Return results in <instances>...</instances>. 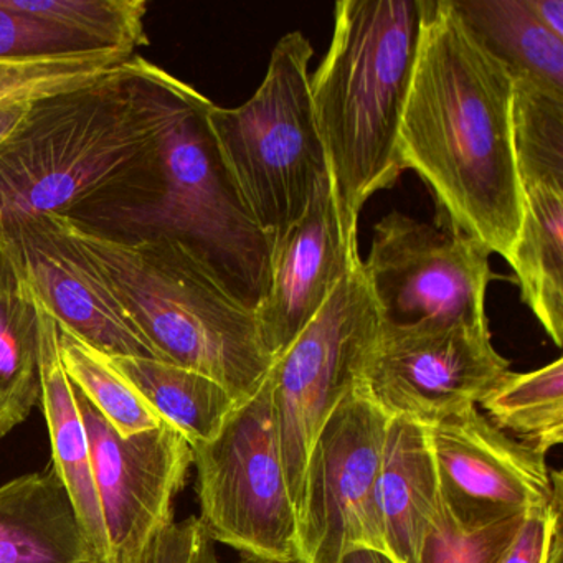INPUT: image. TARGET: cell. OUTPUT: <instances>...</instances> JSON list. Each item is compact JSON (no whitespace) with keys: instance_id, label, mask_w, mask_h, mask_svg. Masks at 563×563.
Returning a JSON list of instances; mask_svg holds the SVG:
<instances>
[{"instance_id":"9c48e42d","label":"cell","mask_w":563,"mask_h":563,"mask_svg":"<svg viewBox=\"0 0 563 563\" xmlns=\"http://www.w3.org/2000/svg\"><path fill=\"white\" fill-rule=\"evenodd\" d=\"M387 423V415L355 387L319 431L296 507L302 562L339 563L357 547L387 552L377 499Z\"/></svg>"},{"instance_id":"d6a6232c","label":"cell","mask_w":563,"mask_h":563,"mask_svg":"<svg viewBox=\"0 0 563 563\" xmlns=\"http://www.w3.org/2000/svg\"><path fill=\"white\" fill-rule=\"evenodd\" d=\"M187 563H219L216 556V550H213V540L210 539L209 532L206 529L199 533L196 543H194L192 552H190L189 560ZM239 563H305L301 559L291 560H268V559H256V556H245L242 562Z\"/></svg>"},{"instance_id":"5b68a950","label":"cell","mask_w":563,"mask_h":563,"mask_svg":"<svg viewBox=\"0 0 563 563\" xmlns=\"http://www.w3.org/2000/svg\"><path fill=\"white\" fill-rule=\"evenodd\" d=\"M423 0H341L328 54L309 81L345 235L404 170L398 134L420 47Z\"/></svg>"},{"instance_id":"ba28073f","label":"cell","mask_w":563,"mask_h":563,"mask_svg":"<svg viewBox=\"0 0 563 563\" xmlns=\"http://www.w3.org/2000/svg\"><path fill=\"white\" fill-rule=\"evenodd\" d=\"M380 324L361 260L269 368L283 466L295 507L312 443L332 411L357 387Z\"/></svg>"},{"instance_id":"d6986e66","label":"cell","mask_w":563,"mask_h":563,"mask_svg":"<svg viewBox=\"0 0 563 563\" xmlns=\"http://www.w3.org/2000/svg\"><path fill=\"white\" fill-rule=\"evenodd\" d=\"M523 219L514 262L520 298L556 347L563 342V186L523 187Z\"/></svg>"},{"instance_id":"4dcf8cb0","label":"cell","mask_w":563,"mask_h":563,"mask_svg":"<svg viewBox=\"0 0 563 563\" xmlns=\"http://www.w3.org/2000/svg\"><path fill=\"white\" fill-rule=\"evenodd\" d=\"M203 529L199 517H189L184 522H174L161 539L150 563H187L194 543Z\"/></svg>"},{"instance_id":"ac0fdd59","label":"cell","mask_w":563,"mask_h":563,"mask_svg":"<svg viewBox=\"0 0 563 563\" xmlns=\"http://www.w3.org/2000/svg\"><path fill=\"white\" fill-rule=\"evenodd\" d=\"M35 292V291H34ZM38 299V298H37ZM41 314V404L52 441V464L57 470L75 514L98 562L108 563V540L95 486L90 440L78 395L62 365L58 328L38 299Z\"/></svg>"},{"instance_id":"83f0119b","label":"cell","mask_w":563,"mask_h":563,"mask_svg":"<svg viewBox=\"0 0 563 563\" xmlns=\"http://www.w3.org/2000/svg\"><path fill=\"white\" fill-rule=\"evenodd\" d=\"M526 514L467 527L457 522L441 500L417 563H500Z\"/></svg>"},{"instance_id":"2e32d148","label":"cell","mask_w":563,"mask_h":563,"mask_svg":"<svg viewBox=\"0 0 563 563\" xmlns=\"http://www.w3.org/2000/svg\"><path fill=\"white\" fill-rule=\"evenodd\" d=\"M377 499L387 552L398 563H417L424 533L443 500L427 424L388 418Z\"/></svg>"},{"instance_id":"277c9868","label":"cell","mask_w":563,"mask_h":563,"mask_svg":"<svg viewBox=\"0 0 563 563\" xmlns=\"http://www.w3.org/2000/svg\"><path fill=\"white\" fill-rule=\"evenodd\" d=\"M130 70L156 136L159 186L150 199L101 207L75 219L97 229L110 223L107 232L114 235L183 240L256 308L268 291L272 246L220 157L207 120L212 101L137 55Z\"/></svg>"},{"instance_id":"cb8c5ba5","label":"cell","mask_w":563,"mask_h":563,"mask_svg":"<svg viewBox=\"0 0 563 563\" xmlns=\"http://www.w3.org/2000/svg\"><path fill=\"white\" fill-rule=\"evenodd\" d=\"M58 351L74 387L121 437L153 430L163 423L110 355L62 328H58Z\"/></svg>"},{"instance_id":"1f68e13d","label":"cell","mask_w":563,"mask_h":563,"mask_svg":"<svg viewBox=\"0 0 563 563\" xmlns=\"http://www.w3.org/2000/svg\"><path fill=\"white\" fill-rule=\"evenodd\" d=\"M537 21L563 41V0H526Z\"/></svg>"},{"instance_id":"836d02e7","label":"cell","mask_w":563,"mask_h":563,"mask_svg":"<svg viewBox=\"0 0 563 563\" xmlns=\"http://www.w3.org/2000/svg\"><path fill=\"white\" fill-rule=\"evenodd\" d=\"M35 103L37 101H19L0 107V143H4L24 123Z\"/></svg>"},{"instance_id":"8fae6325","label":"cell","mask_w":563,"mask_h":563,"mask_svg":"<svg viewBox=\"0 0 563 563\" xmlns=\"http://www.w3.org/2000/svg\"><path fill=\"white\" fill-rule=\"evenodd\" d=\"M489 256L477 240L395 210L375 225L362 266L385 324L484 325Z\"/></svg>"},{"instance_id":"9a60e30c","label":"cell","mask_w":563,"mask_h":563,"mask_svg":"<svg viewBox=\"0 0 563 563\" xmlns=\"http://www.w3.org/2000/svg\"><path fill=\"white\" fill-rule=\"evenodd\" d=\"M361 260L358 240L342 229L328 176L305 216L273 253L268 291L255 308L260 334L273 362L305 331Z\"/></svg>"},{"instance_id":"7a4b0ae2","label":"cell","mask_w":563,"mask_h":563,"mask_svg":"<svg viewBox=\"0 0 563 563\" xmlns=\"http://www.w3.org/2000/svg\"><path fill=\"white\" fill-rule=\"evenodd\" d=\"M130 60L100 80L37 101L0 143V233L156 194V136Z\"/></svg>"},{"instance_id":"30bf717a","label":"cell","mask_w":563,"mask_h":563,"mask_svg":"<svg viewBox=\"0 0 563 563\" xmlns=\"http://www.w3.org/2000/svg\"><path fill=\"white\" fill-rule=\"evenodd\" d=\"M510 362L494 349L489 324L382 322L357 387L387 415L438 423L477 401Z\"/></svg>"},{"instance_id":"d4e9b609","label":"cell","mask_w":563,"mask_h":563,"mask_svg":"<svg viewBox=\"0 0 563 563\" xmlns=\"http://www.w3.org/2000/svg\"><path fill=\"white\" fill-rule=\"evenodd\" d=\"M514 153L520 186H563V91L512 77Z\"/></svg>"},{"instance_id":"ffe728a7","label":"cell","mask_w":563,"mask_h":563,"mask_svg":"<svg viewBox=\"0 0 563 563\" xmlns=\"http://www.w3.org/2000/svg\"><path fill=\"white\" fill-rule=\"evenodd\" d=\"M111 361L151 410L179 431L190 448L213 440L240 405L219 382L183 365L151 357H111Z\"/></svg>"},{"instance_id":"6da1fadb","label":"cell","mask_w":563,"mask_h":563,"mask_svg":"<svg viewBox=\"0 0 563 563\" xmlns=\"http://www.w3.org/2000/svg\"><path fill=\"white\" fill-rule=\"evenodd\" d=\"M514 80L453 0H423L420 47L398 134L401 170L433 194L434 223L512 265L523 219Z\"/></svg>"},{"instance_id":"f1b7e54d","label":"cell","mask_w":563,"mask_h":563,"mask_svg":"<svg viewBox=\"0 0 563 563\" xmlns=\"http://www.w3.org/2000/svg\"><path fill=\"white\" fill-rule=\"evenodd\" d=\"M97 45L74 32L19 12L0 0V60L98 51Z\"/></svg>"},{"instance_id":"d590c367","label":"cell","mask_w":563,"mask_h":563,"mask_svg":"<svg viewBox=\"0 0 563 563\" xmlns=\"http://www.w3.org/2000/svg\"><path fill=\"white\" fill-rule=\"evenodd\" d=\"M18 424H21L19 423L18 418L12 417L9 411L0 408V438H4L5 434L11 433Z\"/></svg>"},{"instance_id":"44dd1931","label":"cell","mask_w":563,"mask_h":563,"mask_svg":"<svg viewBox=\"0 0 563 563\" xmlns=\"http://www.w3.org/2000/svg\"><path fill=\"white\" fill-rule=\"evenodd\" d=\"M41 401L38 299L0 235V408L27 420Z\"/></svg>"},{"instance_id":"52a82bcc","label":"cell","mask_w":563,"mask_h":563,"mask_svg":"<svg viewBox=\"0 0 563 563\" xmlns=\"http://www.w3.org/2000/svg\"><path fill=\"white\" fill-rule=\"evenodd\" d=\"M200 522L245 556H298V514L283 466L268 375L213 440L192 446Z\"/></svg>"},{"instance_id":"7c38bea8","label":"cell","mask_w":563,"mask_h":563,"mask_svg":"<svg viewBox=\"0 0 563 563\" xmlns=\"http://www.w3.org/2000/svg\"><path fill=\"white\" fill-rule=\"evenodd\" d=\"M77 390V388H75ZM87 427L95 486L108 540V563H150L174 523L192 448L170 424L121 437L77 390Z\"/></svg>"},{"instance_id":"603a6c76","label":"cell","mask_w":563,"mask_h":563,"mask_svg":"<svg viewBox=\"0 0 563 563\" xmlns=\"http://www.w3.org/2000/svg\"><path fill=\"white\" fill-rule=\"evenodd\" d=\"M477 404L487 420L545 456L563 441V358L537 371H509Z\"/></svg>"},{"instance_id":"e0dca14e","label":"cell","mask_w":563,"mask_h":563,"mask_svg":"<svg viewBox=\"0 0 563 563\" xmlns=\"http://www.w3.org/2000/svg\"><path fill=\"white\" fill-rule=\"evenodd\" d=\"M0 563H100L54 464L0 486Z\"/></svg>"},{"instance_id":"4fadbf2b","label":"cell","mask_w":563,"mask_h":563,"mask_svg":"<svg viewBox=\"0 0 563 563\" xmlns=\"http://www.w3.org/2000/svg\"><path fill=\"white\" fill-rule=\"evenodd\" d=\"M428 428L441 499L457 522L484 526L549 503L553 471L545 456L494 427L476 407Z\"/></svg>"},{"instance_id":"5bb4252c","label":"cell","mask_w":563,"mask_h":563,"mask_svg":"<svg viewBox=\"0 0 563 563\" xmlns=\"http://www.w3.org/2000/svg\"><path fill=\"white\" fill-rule=\"evenodd\" d=\"M0 235L58 328L110 357L161 358L100 273L48 217L15 223Z\"/></svg>"},{"instance_id":"f546056e","label":"cell","mask_w":563,"mask_h":563,"mask_svg":"<svg viewBox=\"0 0 563 563\" xmlns=\"http://www.w3.org/2000/svg\"><path fill=\"white\" fill-rule=\"evenodd\" d=\"M562 474L553 471L549 503L529 510L500 563H562Z\"/></svg>"},{"instance_id":"484cf974","label":"cell","mask_w":563,"mask_h":563,"mask_svg":"<svg viewBox=\"0 0 563 563\" xmlns=\"http://www.w3.org/2000/svg\"><path fill=\"white\" fill-rule=\"evenodd\" d=\"M9 4L100 48L136 55L137 48L150 44L144 0H9Z\"/></svg>"},{"instance_id":"e575fe53","label":"cell","mask_w":563,"mask_h":563,"mask_svg":"<svg viewBox=\"0 0 563 563\" xmlns=\"http://www.w3.org/2000/svg\"><path fill=\"white\" fill-rule=\"evenodd\" d=\"M339 563H398L390 553L382 550L367 549V547H357L351 552L345 553Z\"/></svg>"},{"instance_id":"8992f818","label":"cell","mask_w":563,"mask_h":563,"mask_svg":"<svg viewBox=\"0 0 563 563\" xmlns=\"http://www.w3.org/2000/svg\"><path fill=\"white\" fill-rule=\"evenodd\" d=\"M312 54L302 32L283 35L255 95L242 107L210 103L207 111L220 157L272 253L329 176L309 87Z\"/></svg>"},{"instance_id":"3957f363","label":"cell","mask_w":563,"mask_h":563,"mask_svg":"<svg viewBox=\"0 0 563 563\" xmlns=\"http://www.w3.org/2000/svg\"><path fill=\"white\" fill-rule=\"evenodd\" d=\"M108 283L163 361L219 382L239 404L273 365L255 308L189 243L167 235L103 232L71 216H48Z\"/></svg>"},{"instance_id":"4316f807","label":"cell","mask_w":563,"mask_h":563,"mask_svg":"<svg viewBox=\"0 0 563 563\" xmlns=\"http://www.w3.org/2000/svg\"><path fill=\"white\" fill-rule=\"evenodd\" d=\"M133 54L114 48L0 60V107L38 101L100 80L123 67Z\"/></svg>"},{"instance_id":"7402d4cb","label":"cell","mask_w":563,"mask_h":563,"mask_svg":"<svg viewBox=\"0 0 563 563\" xmlns=\"http://www.w3.org/2000/svg\"><path fill=\"white\" fill-rule=\"evenodd\" d=\"M453 4L512 77L563 91V41L537 21L526 0H453Z\"/></svg>"}]
</instances>
